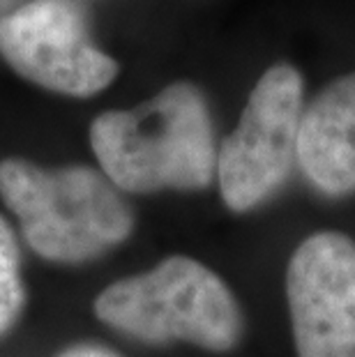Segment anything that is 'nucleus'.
I'll use <instances>...</instances> for the list:
<instances>
[{"instance_id": "nucleus-1", "label": "nucleus", "mask_w": 355, "mask_h": 357, "mask_svg": "<svg viewBox=\"0 0 355 357\" xmlns=\"http://www.w3.org/2000/svg\"><path fill=\"white\" fill-rule=\"evenodd\" d=\"M90 143L107 178L127 192L206 187L217 164L206 102L190 83H173L132 111L102 113Z\"/></svg>"}, {"instance_id": "nucleus-2", "label": "nucleus", "mask_w": 355, "mask_h": 357, "mask_svg": "<svg viewBox=\"0 0 355 357\" xmlns=\"http://www.w3.org/2000/svg\"><path fill=\"white\" fill-rule=\"evenodd\" d=\"M0 196L19 217L28 245L58 263H81L120 245L132 231L125 201L100 173L5 159Z\"/></svg>"}, {"instance_id": "nucleus-3", "label": "nucleus", "mask_w": 355, "mask_h": 357, "mask_svg": "<svg viewBox=\"0 0 355 357\" xmlns=\"http://www.w3.org/2000/svg\"><path fill=\"white\" fill-rule=\"evenodd\" d=\"M95 314L148 344L190 341L226 351L240 337V311L231 291L206 265L185 256L109 286L97 298Z\"/></svg>"}, {"instance_id": "nucleus-4", "label": "nucleus", "mask_w": 355, "mask_h": 357, "mask_svg": "<svg viewBox=\"0 0 355 357\" xmlns=\"http://www.w3.org/2000/svg\"><path fill=\"white\" fill-rule=\"evenodd\" d=\"M300 118V74L291 65L270 67L217 157L219 187L231 210H252L284 185L296 159Z\"/></svg>"}, {"instance_id": "nucleus-5", "label": "nucleus", "mask_w": 355, "mask_h": 357, "mask_svg": "<svg viewBox=\"0 0 355 357\" xmlns=\"http://www.w3.org/2000/svg\"><path fill=\"white\" fill-rule=\"evenodd\" d=\"M0 53L21 77L63 95L107 88L116 60L90 44L81 12L67 0H35L0 21Z\"/></svg>"}, {"instance_id": "nucleus-6", "label": "nucleus", "mask_w": 355, "mask_h": 357, "mask_svg": "<svg viewBox=\"0 0 355 357\" xmlns=\"http://www.w3.org/2000/svg\"><path fill=\"white\" fill-rule=\"evenodd\" d=\"M286 295L300 357H355V242L316 233L293 252Z\"/></svg>"}, {"instance_id": "nucleus-7", "label": "nucleus", "mask_w": 355, "mask_h": 357, "mask_svg": "<svg viewBox=\"0 0 355 357\" xmlns=\"http://www.w3.org/2000/svg\"><path fill=\"white\" fill-rule=\"evenodd\" d=\"M296 159L323 194L355 192V74L332 81L302 111Z\"/></svg>"}, {"instance_id": "nucleus-8", "label": "nucleus", "mask_w": 355, "mask_h": 357, "mask_svg": "<svg viewBox=\"0 0 355 357\" xmlns=\"http://www.w3.org/2000/svg\"><path fill=\"white\" fill-rule=\"evenodd\" d=\"M24 307L19 249L5 219H0V334L10 330Z\"/></svg>"}, {"instance_id": "nucleus-9", "label": "nucleus", "mask_w": 355, "mask_h": 357, "mask_svg": "<svg viewBox=\"0 0 355 357\" xmlns=\"http://www.w3.org/2000/svg\"><path fill=\"white\" fill-rule=\"evenodd\" d=\"M60 357H118V355L107 351V348H100V346H77V348L65 351Z\"/></svg>"}]
</instances>
